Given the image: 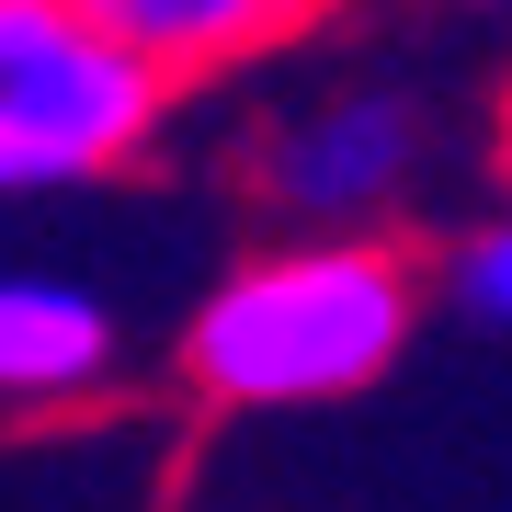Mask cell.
Here are the masks:
<instances>
[{"label": "cell", "mask_w": 512, "mask_h": 512, "mask_svg": "<svg viewBox=\"0 0 512 512\" xmlns=\"http://www.w3.org/2000/svg\"><path fill=\"white\" fill-rule=\"evenodd\" d=\"M103 35H126L148 69L183 92V80H217V69H251V57L296 46L330 0H80Z\"/></svg>", "instance_id": "obj_4"}, {"label": "cell", "mask_w": 512, "mask_h": 512, "mask_svg": "<svg viewBox=\"0 0 512 512\" xmlns=\"http://www.w3.org/2000/svg\"><path fill=\"white\" fill-rule=\"evenodd\" d=\"M421 160V103L410 92H330L308 114H285L274 137H262V205L296 228H365L387 194L410 183Z\"/></svg>", "instance_id": "obj_3"}, {"label": "cell", "mask_w": 512, "mask_h": 512, "mask_svg": "<svg viewBox=\"0 0 512 512\" xmlns=\"http://www.w3.org/2000/svg\"><path fill=\"white\" fill-rule=\"evenodd\" d=\"M421 319L410 262L365 228H308L285 251L239 262L205 285V308L183 319V387L217 410H308L353 399L399 365Z\"/></svg>", "instance_id": "obj_1"}, {"label": "cell", "mask_w": 512, "mask_h": 512, "mask_svg": "<svg viewBox=\"0 0 512 512\" xmlns=\"http://www.w3.org/2000/svg\"><path fill=\"white\" fill-rule=\"evenodd\" d=\"M126 330L92 285L57 274H0V399H80L114 376Z\"/></svg>", "instance_id": "obj_5"}, {"label": "cell", "mask_w": 512, "mask_h": 512, "mask_svg": "<svg viewBox=\"0 0 512 512\" xmlns=\"http://www.w3.org/2000/svg\"><path fill=\"white\" fill-rule=\"evenodd\" d=\"M171 80L80 0H0V194L103 183L160 137Z\"/></svg>", "instance_id": "obj_2"}, {"label": "cell", "mask_w": 512, "mask_h": 512, "mask_svg": "<svg viewBox=\"0 0 512 512\" xmlns=\"http://www.w3.org/2000/svg\"><path fill=\"white\" fill-rule=\"evenodd\" d=\"M456 308H467L478 330H512V217L478 228L467 251H456Z\"/></svg>", "instance_id": "obj_6"}]
</instances>
